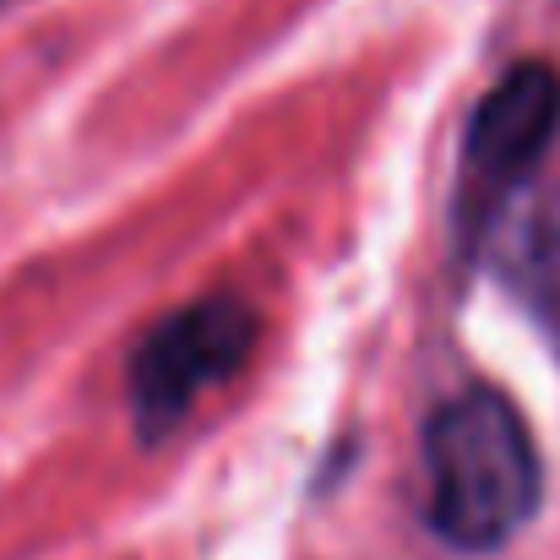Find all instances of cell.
I'll return each mask as SVG.
<instances>
[{
  "instance_id": "6da1fadb",
  "label": "cell",
  "mask_w": 560,
  "mask_h": 560,
  "mask_svg": "<svg viewBox=\"0 0 560 560\" xmlns=\"http://www.w3.org/2000/svg\"><path fill=\"white\" fill-rule=\"evenodd\" d=\"M424 474L430 528L468 556L512 545L545 495L534 430L495 386H468L430 413Z\"/></svg>"
},
{
  "instance_id": "7a4b0ae2",
  "label": "cell",
  "mask_w": 560,
  "mask_h": 560,
  "mask_svg": "<svg viewBox=\"0 0 560 560\" xmlns=\"http://www.w3.org/2000/svg\"><path fill=\"white\" fill-rule=\"evenodd\" d=\"M250 349H256V311L234 294H207L159 316L126 371L137 430L148 441L170 435L201 392H212L250 360Z\"/></svg>"
},
{
  "instance_id": "3957f363",
  "label": "cell",
  "mask_w": 560,
  "mask_h": 560,
  "mask_svg": "<svg viewBox=\"0 0 560 560\" xmlns=\"http://www.w3.org/2000/svg\"><path fill=\"white\" fill-rule=\"evenodd\" d=\"M560 131V77L545 60H523L512 66L474 109L468 120V142H463V164L479 196H495V207L506 196H517L523 180L534 175V164L550 153Z\"/></svg>"
},
{
  "instance_id": "277c9868",
  "label": "cell",
  "mask_w": 560,
  "mask_h": 560,
  "mask_svg": "<svg viewBox=\"0 0 560 560\" xmlns=\"http://www.w3.org/2000/svg\"><path fill=\"white\" fill-rule=\"evenodd\" d=\"M485 250L512 300L560 349V186L506 196L485 229Z\"/></svg>"
},
{
  "instance_id": "5b68a950",
  "label": "cell",
  "mask_w": 560,
  "mask_h": 560,
  "mask_svg": "<svg viewBox=\"0 0 560 560\" xmlns=\"http://www.w3.org/2000/svg\"><path fill=\"white\" fill-rule=\"evenodd\" d=\"M0 5H11V0H0Z\"/></svg>"
}]
</instances>
